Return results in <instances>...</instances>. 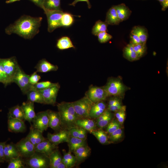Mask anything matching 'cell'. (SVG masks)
<instances>
[{
  "label": "cell",
  "mask_w": 168,
  "mask_h": 168,
  "mask_svg": "<svg viewBox=\"0 0 168 168\" xmlns=\"http://www.w3.org/2000/svg\"><path fill=\"white\" fill-rule=\"evenodd\" d=\"M42 18L24 15L5 29L6 34H16L25 39H30L39 32Z\"/></svg>",
  "instance_id": "6da1fadb"
},
{
  "label": "cell",
  "mask_w": 168,
  "mask_h": 168,
  "mask_svg": "<svg viewBox=\"0 0 168 168\" xmlns=\"http://www.w3.org/2000/svg\"><path fill=\"white\" fill-rule=\"evenodd\" d=\"M62 129L68 130L77 127L76 122L78 119L72 102H62L57 105Z\"/></svg>",
  "instance_id": "7a4b0ae2"
},
{
  "label": "cell",
  "mask_w": 168,
  "mask_h": 168,
  "mask_svg": "<svg viewBox=\"0 0 168 168\" xmlns=\"http://www.w3.org/2000/svg\"><path fill=\"white\" fill-rule=\"evenodd\" d=\"M109 96H120L124 94L127 87L120 78H111L108 79L106 84L103 86Z\"/></svg>",
  "instance_id": "3957f363"
},
{
  "label": "cell",
  "mask_w": 168,
  "mask_h": 168,
  "mask_svg": "<svg viewBox=\"0 0 168 168\" xmlns=\"http://www.w3.org/2000/svg\"><path fill=\"white\" fill-rule=\"evenodd\" d=\"M72 103L78 119L90 118V111L94 103L86 95Z\"/></svg>",
  "instance_id": "277c9868"
},
{
  "label": "cell",
  "mask_w": 168,
  "mask_h": 168,
  "mask_svg": "<svg viewBox=\"0 0 168 168\" xmlns=\"http://www.w3.org/2000/svg\"><path fill=\"white\" fill-rule=\"evenodd\" d=\"M26 165L31 168L49 167V157L44 153L35 151L30 157L24 159Z\"/></svg>",
  "instance_id": "5b68a950"
},
{
  "label": "cell",
  "mask_w": 168,
  "mask_h": 168,
  "mask_svg": "<svg viewBox=\"0 0 168 168\" xmlns=\"http://www.w3.org/2000/svg\"><path fill=\"white\" fill-rule=\"evenodd\" d=\"M0 60L4 68L9 84L13 82V78L20 66L15 57L0 58Z\"/></svg>",
  "instance_id": "8992f818"
},
{
  "label": "cell",
  "mask_w": 168,
  "mask_h": 168,
  "mask_svg": "<svg viewBox=\"0 0 168 168\" xmlns=\"http://www.w3.org/2000/svg\"><path fill=\"white\" fill-rule=\"evenodd\" d=\"M46 14L48 24V30L51 32L55 29L61 26V20L63 13L62 11L43 9Z\"/></svg>",
  "instance_id": "52a82bcc"
},
{
  "label": "cell",
  "mask_w": 168,
  "mask_h": 168,
  "mask_svg": "<svg viewBox=\"0 0 168 168\" xmlns=\"http://www.w3.org/2000/svg\"><path fill=\"white\" fill-rule=\"evenodd\" d=\"M20 156L26 159L31 156L35 152V147L26 137L16 144Z\"/></svg>",
  "instance_id": "ba28073f"
},
{
  "label": "cell",
  "mask_w": 168,
  "mask_h": 168,
  "mask_svg": "<svg viewBox=\"0 0 168 168\" xmlns=\"http://www.w3.org/2000/svg\"><path fill=\"white\" fill-rule=\"evenodd\" d=\"M30 75L26 74L20 67L16 71L13 80L16 83L24 94L30 90L32 85L29 81Z\"/></svg>",
  "instance_id": "9c48e42d"
},
{
  "label": "cell",
  "mask_w": 168,
  "mask_h": 168,
  "mask_svg": "<svg viewBox=\"0 0 168 168\" xmlns=\"http://www.w3.org/2000/svg\"><path fill=\"white\" fill-rule=\"evenodd\" d=\"M85 95L93 103L105 101L109 96L103 87L91 86Z\"/></svg>",
  "instance_id": "30bf717a"
},
{
  "label": "cell",
  "mask_w": 168,
  "mask_h": 168,
  "mask_svg": "<svg viewBox=\"0 0 168 168\" xmlns=\"http://www.w3.org/2000/svg\"><path fill=\"white\" fill-rule=\"evenodd\" d=\"M60 86L58 83L44 90L38 91L41 95L44 104L54 105L56 103L57 97Z\"/></svg>",
  "instance_id": "8fae6325"
},
{
  "label": "cell",
  "mask_w": 168,
  "mask_h": 168,
  "mask_svg": "<svg viewBox=\"0 0 168 168\" xmlns=\"http://www.w3.org/2000/svg\"><path fill=\"white\" fill-rule=\"evenodd\" d=\"M49 121V110L37 113L33 119L32 126L42 132L47 130Z\"/></svg>",
  "instance_id": "7c38bea8"
},
{
  "label": "cell",
  "mask_w": 168,
  "mask_h": 168,
  "mask_svg": "<svg viewBox=\"0 0 168 168\" xmlns=\"http://www.w3.org/2000/svg\"><path fill=\"white\" fill-rule=\"evenodd\" d=\"M47 136L48 140L56 146L63 142H67L70 137L68 130L66 129H62L54 134L48 133Z\"/></svg>",
  "instance_id": "4fadbf2b"
},
{
  "label": "cell",
  "mask_w": 168,
  "mask_h": 168,
  "mask_svg": "<svg viewBox=\"0 0 168 168\" xmlns=\"http://www.w3.org/2000/svg\"><path fill=\"white\" fill-rule=\"evenodd\" d=\"M57 148V146L54 144L47 138L36 145L35 151L44 153L49 157L50 155Z\"/></svg>",
  "instance_id": "5bb4252c"
},
{
  "label": "cell",
  "mask_w": 168,
  "mask_h": 168,
  "mask_svg": "<svg viewBox=\"0 0 168 168\" xmlns=\"http://www.w3.org/2000/svg\"><path fill=\"white\" fill-rule=\"evenodd\" d=\"M8 128L10 132L18 133L24 132L26 127L24 121L8 117Z\"/></svg>",
  "instance_id": "9a60e30c"
},
{
  "label": "cell",
  "mask_w": 168,
  "mask_h": 168,
  "mask_svg": "<svg viewBox=\"0 0 168 168\" xmlns=\"http://www.w3.org/2000/svg\"><path fill=\"white\" fill-rule=\"evenodd\" d=\"M24 113L25 120L30 123L35 118L36 114L34 110V103L28 100L23 102L21 106Z\"/></svg>",
  "instance_id": "2e32d148"
},
{
  "label": "cell",
  "mask_w": 168,
  "mask_h": 168,
  "mask_svg": "<svg viewBox=\"0 0 168 168\" xmlns=\"http://www.w3.org/2000/svg\"><path fill=\"white\" fill-rule=\"evenodd\" d=\"M49 121L48 127L58 132L62 130L60 119L58 112L49 110Z\"/></svg>",
  "instance_id": "e0dca14e"
},
{
  "label": "cell",
  "mask_w": 168,
  "mask_h": 168,
  "mask_svg": "<svg viewBox=\"0 0 168 168\" xmlns=\"http://www.w3.org/2000/svg\"><path fill=\"white\" fill-rule=\"evenodd\" d=\"M106 108L107 105L105 101L93 103L90 111L89 118L96 119L103 113Z\"/></svg>",
  "instance_id": "ac0fdd59"
},
{
  "label": "cell",
  "mask_w": 168,
  "mask_h": 168,
  "mask_svg": "<svg viewBox=\"0 0 168 168\" xmlns=\"http://www.w3.org/2000/svg\"><path fill=\"white\" fill-rule=\"evenodd\" d=\"M113 117L112 112L106 108L103 113L96 119V127L101 129L106 127L112 120Z\"/></svg>",
  "instance_id": "d6986e66"
},
{
  "label": "cell",
  "mask_w": 168,
  "mask_h": 168,
  "mask_svg": "<svg viewBox=\"0 0 168 168\" xmlns=\"http://www.w3.org/2000/svg\"><path fill=\"white\" fill-rule=\"evenodd\" d=\"M36 72H47L51 71H55L58 69L57 65H54L45 59L40 60L35 66Z\"/></svg>",
  "instance_id": "ffe728a7"
},
{
  "label": "cell",
  "mask_w": 168,
  "mask_h": 168,
  "mask_svg": "<svg viewBox=\"0 0 168 168\" xmlns=\"http://www.w3.org/2000/svg\"><path fill=\"white\" fill-rule=\"evenodd\" d=\"M26 137L35 147L45 139L43 135L42 132L34 128L32 125H31L29 133Z\"/></svg>",
  "instance_id": "44dd1931"
},
{
  "label": "cell",
  "mask_w": 168,
  "mask_h": 168,
  "mask_svg": "<svg viewBox=\"0 0 168 168\" xmlns=\"http://www.w3.org/2000/svg\"><path fill=\"white\" fill-rule=\"evenodd\" d=\"M77 126L84 128L87 131L91 132L96 129V122L89 118L78 119L76 122Z\"/></svg>",
  "instance_id": "7402d4cb"
},
{
  "label": "cell",
  "mask_w": 168,
  "mask_h": 168,
  "mask_svg": "<svg viewBox=\"0 0 168 168\" xmlns=\"http://www.w3.org/2000/svg\"><path fill=\"white\" fill-rule=\"evenodd\" d=\"M91 152V149L86 144L79 147L73 152L77 162H78L82 161L86 159L89 156Z\"/></svg>",
  "instance_id": "603a6c76"
},
{
  "label": "cell",
  "mask_w": 168,
  "mask_h": 168,
  "mask_svg": "<svg viewBox=\"0 0 168 168\" xmlns=\"http://www.w3.org/2000/svg\"><path fill=\"white\" fill-rule=\"evenodd\" d=\"M114 6L120 22L129 18L132 12L125 4L121 3Z\"/></svg>",
  "instance_id": "cb8c5ba5"
},
{
  "label": "cell",
  "mask_w": 168,
  "mask_h": 168,
  "mask_svg": "<svg viewBox=\"0 0 168 168\" xmlns=\"http://www.w3.org/2000/svg\"><path fill=\"white\" fill-rule=\"evenodd\" d=\"M126 107L122 105L119 96H113L109 100L107 109L112 112H115Z\"/></svg>",
  "instance_id": "d4e9b609"
},
{
  "label": "cell",
  "mask_w": 168,
  "mask_h": 168,
  "mask_svg": "<svg viewBox=\"0 0 168 168\" xmlns=\"http://www.w3.org/2000/svg\"><path fill=\"white\" fill-rule=\"evenodd\" d=\"M105 21L108 25H118L120 22L114 6L111 7L107 11Z\"/></svg>",
  "instance_id": "484cf974"
},
{
  "label": "cell",
  "mask_w": 168,
  "mask_h": 168,
  "mask_svg": "<svg viewBox=\"0 0 168 168\" xmlns=\"http://www.w3.org/2000/svg\"><path fill=\"white\" fill-rule=\"evenodd\" d=\"M86 139H83L78 138L70 137L67 142L69 151L71 152H73L79 147L86 145Z\"/></svg>",
  "instance_id": "4316f807"
},
{
  "label": "cell",
  "mask_w": 168,
  "mask_h": 168,
  "mask_svg": "<svg viewBox=\"0 0 168 168\" xmlns=\"http://www.w3.org/2000/svg\"><path fill=\"white\" fill-rule=\"evenodd\" d=\"M93 135L101 144H106L110 143L109 140V136L106 132L102 129L93 130L90 132Z\"/></svg>",
  "instance_id": "83f0119b"
},
{
  "label": "cell",
  "mask_w": 168,
  "mask_h": 168,
  "mask_svg": "<svg viewBox=\"0 0 168 168\" xmlns=\"http://www.w3.org/2000/svg\"><path fill=\"white\" fill-rule=\"evenodd\" d=\"M123 52L124 57L130 61H136L139 59L134 50L133 45L130 43L124 48Z\"/></svg>",
  "instance_id": "f1b7e54d"
},
{
  "label": "cell",
  "mask_w": 168,
  "mask_h": 168,
  "mask_svg": "<svg viewBox=\"0 0 168 168\" xmlns=\"http://www.w3.org/2000/svg\"><path fill=\"white\" fill-rule=\"evenodd\" d=\"M63 157L58 148L56 149L49 156V167L57 168L62 162Z\"/></svg>",
  "instance_id": "f546056e"
},
{
  "label": "cell",
  "mask_w": 168,
  "mask_h": 168,
  "mask_svg": "<svg viewBox=\"0 0 168 168\" xmlns=\"http://www.w3.org/2000/svg\"><path fill=\"white\" fill-rule=\"evenodd\" d=\"M26 94L28 100L34 103L44 104L43 97L39 91L35 90H30L27 92Z\"/></svg>",
  "instance_id": "4dcf8cb0"
},
{
  "label": "cell",
  "mask_w": 168,
  "mask_h": 168,
  "mask_svg": "<svg viewBox=\"0 0 168 168\" xmlns=\"http://www.w3.org/2000/svg\"><path fill=\"white\" fill-rule=\"evenodd\" d=\"M8 117L25 121L24 113L22 108L18 105L9 109Z\"/></svg>",
  "instance_id": "1f68e13d"
},
{
  "label": "cell",
  "mask_w": 168,
  "mask_h": 168,
  "mask_svg": "<svg viewBox=\"0 0 168 168\" xmlns=\"http://www.w3.org/2000/svg\"><path fill=\"white\" fill-rule=\"evenodd\" d=\"M56 46L60 50L75 48L70 39L68 36H63L59 39L57 41Z\"/></svg>",
  "instance_id": "d6a6232c"
},
{
  "label": "cell",
  "mask_w": 168,
  "mask_h": 168,
  "mask_svg": "<svg viewBox=\"0 0 168 168\" xmlns=\"http://www.w3.org/2000/svg\"><path fill=\"white\" fill-rule=\"evenodd\" d=\"M131 32L138 36L142 44H146L148 37V33L146 29L140 26H135Z\"/></svg>",
  "instance_id": "836d02e7"
},
{
  "label": "cell",
  "mask_w": 168,
  "mask_h": 168,
  "mask_svg": "<svg viewBox=\"0 0 168 168\" xmlns=\"http://www.w3.org/2000/svg\"><path fill=\"white\" fill-rule=\"evenodd\" d=\"M108 24L105 21L104 22L100 20L96 21L92 27V33L95 36L102 32H107Z\"/></svg>",
  "instance_id": "e575fe53"
},
{
  "label": "cell",
  "mask_w": 168,
  "mask_h": 168,
  "mask_svg": "<svg viewBox=\"0 0 168 168\" xmlns=\"http://www.w3.org/2000/svg\"><path fill=\"white\" fill-rule=\"evenodd\" d=\"M61 0H44V8L56 11H62L61 8Z\"/></svg>",
  "instance_id": "d590c367"
},
{
  "label": "cell",
  "mask_w": 168,
  "mask_h": 168,
  "mask_svg": "<svg viewBox=\"0 0 168 168\" xmlns=\"http://www.w3.org/2000/svg\"><path fill=\"white\" fill-rule=\"evenodd\" d=\"M8 163L7 168H23L26 165L24 159L21 156L13 158Z\"/></svg>",
  "instance_id": "8d00e7d4"
},
{
  "label": "cell",
  "mask_w": 168,
  "mask_h": 168,
  "mask_svg": "<svg viewBox=\"0 0 168 168\" xmlns=\"http://www.w3.org/2000/svg\"><path fill=\"white\" fill-rule=\"evenodd\" d=\"M74 15L68 12H63L61 20V26L68 27L71 26L74 21Z\"/></svg>",
  "instance_id": "74e56055"
},
{
  "label": "cell",
  "mask_w": 168,
  "mask_h": 168,
  "mask_svg": "<svg viewBox=\"0 0 168 168\" xmlns=\"http://www.w3.org/2000/svg\"><path fill=\"white\" fill-rule=\"evenodd\" d=\"M57 83H53L49 81L38 82L34 85H32L30 90L40 91L55 85Z\"/></svg>",
  "instance_id": "f35d334b"
},
{
  "label": "cell",
  "mask_w": 168,
  "mask_h": 168,
  "mask_svg": "<svg viewBox=\"0 0 168 168\" xmlns=\"http://www.w3.org/2000/svg\"><path fill=\"white\" fill-rule=\"evenodd\" d=\"M5 147L10 153L12 159L20 156L16 144L13 142L7 144H6Z\"/></svg>",
  "instance_id": "ab89813d"
},
{
  "label": "cell",
  "mask_w": 168,
  "mask_h": 168,
  "mask_svg": "<svg viewBox=\"0 0 168 168\" xmlns=\"http://www.w3.org/2000/svg\"><path fill=\"white\" fill-rule=\"evenodd\" d=\"M106 127V132L110 134L118 129L121 128V125L116 119H113Z\"/></svg>",
  "instance_id": "60d3db41"
},
{
  "label": "cell",
  "mask_w": 168,
  "mask_h": 168,
  "mask_svg": "<svg viewBox=\"0 0 168 168\" xmlns=\"http://www.w3.org/2000/svg\"><path fill=\"white\" fill-rule=\"evenodd\" d=\"M123 131L122 128H120L109 134V140L110 142H117L122 137Z\"/></svg>",
  "instance_id": "b9f144b4"
},
{
  "label": "cell",
  "mask_w": 168,
  "mask_h": 168,
  "mask_svg": "<svg viewBox=\"0 0 168 168\" xmlns=\"http://www.w3.org/2000/svg\"><path fill=\"white\" fill-rule=\"evenodd\" d=\"M133 45L134 50L139 59L143 56L146 51V44H141Z\"/></svg>",
  "instance_id": "7bdbcfd3"
},
{
  "label": "cell",
  "mask_w": 168,
  "mask_h": 168,
  "mask_svg": "<svg viewBox=\"0 0 168 168\" xmlns=\"http://www.w3.org/2000/svg\"><path fill=\"white\" fill-rule=\"evenodd\" d=\"M126 108L121 109L115 112V117L116 120L122 125L126 117Z\"/></svg>",
  "instance_id": "ee69618b"
},
{
  "label": "cell",
  "mask_w": 168,
  "mask_h": 168,
  "mask_svg": "<svg viewBox=\"0 0 168 168\" xmlns=\"http://www.w3.org/2000/svg\"><path fill=\"white\" fill-rule=\"evenodd\" d=\"M99 42L101 43H106L111 40L112 36L106 32H101L97 35Z\"/></svg>",
  "instance_id": "f6af8a7d"
},
{
  "label": "cell",
  "mask_w": 168,
  "mask_h": 168,
  "mask_svg": "<svg viewBox=\"0 0 168 168\" xmlns=\"http://www.w3.org/2000/svg\"><path fill=\"white\" fill-rule=\"evenodd\" d=\"M63 158L66 160L72 163L75 164L77 162L75 156L72 154L70 151H68V152H66L65 150H63Z\"/></svg>",
  "instance_id": "bcb514c9"
},
{
  "label": "cell",
  "mask_w": 168,
  "mask_h": 168,
  "mask_svg": "<svg viewBox=\"0 0 168 168\" xmlns=\"http://www.w3.org/2000/svg\"><path fill=\"white\" fill-rule=\"evenodd\" d=\"M0 82L7 86L8 84L7 76L0 60Z\"/></svg>",
  "instance_id": "7dc6e473"
},
{
  "label": "cell",
  "mask_w": 168,
  "mask_h": 168,
  "mask_svg": "<svg viewBox=\"0 0 168 168\" xmlns=\"http://www.w3.org/2000/svg\"><path fill=\"white\" fill-rule=\"evenodd\" d=\"M40 76L36 72H34L29 77V81L31 85H34L38 82L40 79Z\"/></svg>",
  "instance_id": "c3c4849f"
},
{
  "label": "cell",
  "mask_w": 168,
  "mask_h": 168,
  "mask_svg": "<svg viewBox=\"0 0 168 168\" xmlns=\"http://www.w3.org/2000/svg\"><path fill=\"white\" fill-rule=\"evenodd\" d=\"M130 36V43L132 45H135L142 44L138 36L134 33L131 32Z\"/></svg>",
  "instance_id": "681fc988"
},
{
  "label": "cell",
  "mask_w": 168,
  "mask_h": 168,
  "mask_svg": "<svg viewBox=\"0 0 168 168\" xmlns=\"http://www.w3.org/2000/svg\"><path fill=\"white\" fill-rule=\"evenodd\" d=\"M70 137L78 138L79 133V127H75L71 128L68 130Z\"/></svg>",
  "instance_id": "f907efd6"
},
{
  "label": "cell",
  "mask_w": 168,
  "mask_h": 168,
  "mask_svg": "<svg viewBox=\"0 0 168 168\" xmlns=\"http://www.w3.org/2000/svg\"><path fill=\"white\" fill-rule=\"evenodd\" d=\"M6 142H0V162H4L5 161L4 148Z\"/></svg>",
  "instance_id": "816d5d0a"
},
{
  "label": "cell",
  "mask_w": 168,
  "mask_h": 168,
  "mask_svg": "<svg viewBox=\"0 0 168 168\" xmlns=\"http://www.w3.org/2000/svg\"><path fill=\"white\" fill-rule=\"evenodd\" d=\"M79 128V133L78 138L83 139H86L87 131L82 128Z\"/></svg>",
  "instance_id": "f5cc1de1"
},
{
  "label": "cell",
  "mask_w": 168,
  "mask_h": 168,
  "mask_svg": "<svg viewBox=\"0 0 168 168\" xmlns=\"http://www.w3.org/2000/svg\"><path fill=\"white\" fill-rule=\"evenodd\" d=\"M80 2H86L87 4L88 8L90 9L91 8V6L90 2H89V0H74V1L71 3L69 4V5L75 6L76 3Z\"/></svg>",
  "instance_id": "db71d44e"
},
{
  "label": "cell",
  "mask_w": 168,
  "mask_h": 168,
  "mask_svg": "<svg viewBox=\"0 0 168 168\" xmlns=\"http://www.w3.org/2000/svg\"><path fill=\"white\" fill-rule=\"evenodd\" d=\"M34 3L37 6L40 7L42 9H43V3L44 0H29Z\"/></svg>",
  "instance_id": "11a10c76"
},
{
  "label": "cell",
  "mask_w": 168,
  "mask_h": 168,
  "mask_svg": "<svg viewBox=\"0 0 168 168\" xmlns=\"http://www.w3.org/2000/svg\"><path fill=\"white\" fill-rule=\"evenodd\" d=\"M161 4L162 6V11H165L168 7V0H164Z\"/></svg>",
  "instance_id": "9f6ffc18"
},
{
  "label": "cell",
  "mask_w": 168,
  "mask_h": 168,
  "mask_svg": "<svg viewBox=\"0 0 168 168\" xmlns=\"http://www.w3.org/2000/svg\"><path fill=\"white\" fill-rule=\"evenodd\" d=\"M57 168H67L65 165L62 161L57 166Z\"/></svg>",
  "instance_id": "6f0895ef"
},
{
  "label": "cell",
  "mask_w": 168,
  "mask_h": 168,
  "mask_svg": "<svg viewBox=\"0 0 168 168\" xmlns=\"http://www.w3.org/2000/svg\"><path fill=\"white\" fill-rule=\"evenodd\" d=\"M20 0H8L6 1V2L7 3H9Z\"/></svg>",
  "instance_id": "680465c9"
},
{
  "label": "cell",
  "mask_w": 168,
  "mask_h": 168,
  "mask_svg": "<svg viewBox=\"0 0 168 168\" xmlns=\"http://www.w3.org/2000/svg\"><path fill=\"white\" fill-rule=\"evenodd\" d=\"M157 0L158 1L160 2L161 4L162 3V2L164 1V0Z\"/></svg>",
  "instance_id": "91938a15"
},
{
  "label": "cell",
  "mask_w": 168,
  "mask_h": 168,
  "mask_svg": "<svg viewBox=\"0 0 168 168\" xmlns=\"http://www.w3.org/2000/svg\"><path fill=\"white\" fill-rule=\"evenodd\" d=\"M2 111V110H0V112H1Z\"/></svg>",
  "instance_id": "94428289"
}]
</instances>
